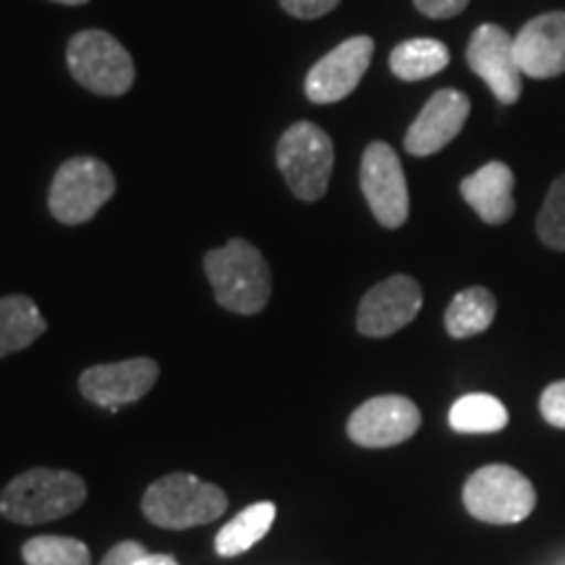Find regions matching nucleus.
I'll return each instance as SVG.
<instances>
[{
    "label": "nucleus",
    "instance_id": "1",
    "mask_svg": "<svg viewBox=\"0 0 565 565\" xmlns=\"http://www.w3.org/2000/svg\"><path fill=\"white\" fill-rule=\"evenodd\" d=\"M204 273L212 282L215 301L233 315L263 312L273 294L270 265L257 246L233 238L204 257Z\"/></svg>",
    "mask_w": 565,
    "mask_h": 565
},
{
    "label": "nucleus",
    "instance_id": "2",
    "mask_svg": "<svg viewBox=\"0 0 565 565\" xmlns=\"http://www.w3.org/2000/svg\"><path fill=\"white\" fill-rule=\"evenodd\" d=\"M87 498L82 477L61 469H32L11 479L0 494V513L13 524L32 526L74 513Z\"/></svg>",
    "mask_w": 565,
    "mask_h": 565
},
{
    "label": "nucleus",
    "instance_id": "3",
    "mask_svg": "<svg viewBox=\"0 0 565 565\" xmlns=\"http://www.w3.org/2000/svg\"><path fill=\"white\" fill-rule=\"evenodd\" d=\"M228 498L221 487L202 482L192 475H171L154 482L145 492L141 511L154 526L192 529L221 519Z\"/></svg>",
    "mask_w": 565,
    "mask_h": 565
},
{
    "label": "nucleus",
    "instance_id": "4",
    "mask_svg": "<svg viewBox=\"0 0 565 565\" xmlns=\"http://www.w3.org/2000/svg\"><path fill=\"white\" fill-rule=\"evenodd\" d=\"M275 160L288 189L303 202H315L328 192L333 175L335 150L333 139L317 124L299 121L288 126L278 139Z\"/></svg>",
    "mask_w": 565,
    "mask_h": 565
},
{
    "label": "nucleus",
    "instance_id": "5",
    "mask_svg": "<svg viewBox=\"0 0 565 565\" xmlns=\"http://www.w3.org/2000/svg\"><path fill=\"white\" fill-rule=\"evenodd\" d=\"M66 61L71 76L95 95H126L137 79V68H134L129 51L103 30L74 34L68 42Z\"/></svg>",
    "mask_w": 565,
    "mask_h": 565
},
{
    "label": "nucleus",
    "instance_id": "6",
    "mask_svg": "<svg viewBox=\"0 0 565 565\" xmlns=\"http://www.w3.org/2000/svg\"><path fill=\"white\" fill-rule=\"evenodd\" d=\"M116 194V175L97 158H71L63 162L51 183L47 207L63 225H82L97 215Z\"/></svg>",
    "mask_w": 565,
    "mask_h": 565
},
{
    "label": "nucleus",
    "instance_id": "7",
    "mask_svg": "<svg viewBox=\"0 0 565 565\" xmlns=\"http://www.w3.org/2000/svg\"><path fill=\"white\" fill-rule=\"evenodd\" d=\"M463 505L484 524H521L534 511L536 492L521 471L492 463L469 477L463 487Z\"/></svg>",
    "mask_w": 565,
    "mask_h": 565
},
{
    "label": "nucleus",
    "instance_id": "8",
    "mask_svg": "<svg viewBox=\"0 0 565 565\" xmlns=\"http://www.w3.org/2000/svg\"><path fill=\"white\" fill-rule=\"evenodd\" d=\"M364 200L385 228H401L408 221V186L398 154L385 141H372L362 154Z\"/></svg>",
    "mask_w": 565,
    "mask_h": 565
},
{
    "label": "nucleus",
    "instance_id": "9",
    "mask_svg": "<svg viewBox=\"0 0 565 565\" xmlns=\"http://www.w3.org/2000/svg\"><path fill=\"white\" fill-rule=\"evenodd\" d=\"M466 61L469 68L482 79L492 95L500 103L511 105L521 97L524 89V71H521L519 61H515L513 38L503 26L498 24H482L471 34L469 47H466Z\"/></svg>",
    "mask_w": 565,
    "mask_h": 565
},
{
    "label": "nucleus",
    "instance_id": "10",
    "mask_svg": "<svg viewBox=\"0 0 565 565\" xmlns=\"http://www.w3.org/2000/svg\"><path fill=\"white\" fill-rule=\"evenodd\" d=\"M374 55V42L366 34L341 42L335 51L320 58L307 74L303 92L317 105L341 103L359 87L370 68Z\"/></svg>",
    "mask_w": 565,
    "mask_h": 565
},
{
    "label": "nucleus",
    "instance_id": "11",
    "mask_svg": "<svg viewBox=\"0 0 565 565\" xmlns=\"http://www.w3.org/2000/svg\"><path fill=\"white\" fill-rule=\"evenodd\" d=\"M422 427V414L404 395H377L362 404L349 419V437L362 448L401 445Z\"/></svg>",
    "mask_w": 565,
    "mask_h": 565
},
{
    "label": "nucleus",
    "instance_id": "12",
    "mask_svg": "<svg viewBox=\"0 0 565 565\" xmlns=\"http://www.w3.org/2000/svg\"><path fill=\"white\" fill-rule=\"evenodd\" d=\"M422 309V288L408 275H393L364 294L359 303L356 328L362 335L385 338L416 320Z\"/></svg>",
    "mask_w": 565,
    "mask_h": 565
},
{
    "label": "nucleus",
    "instance_id": "13",
    "mask_svg": "<svg viewBox=\"0 0 565 565\" xmlns=\"http://www.w3.org/2000/svg\"><path fill=\"white\" fill-rule=\"evenodd\" d=\"M158 362L145 356L118 364H97L82 374L79 391L92 404L118 412L121 406L137 404L141 395L150 393V387L158 383Z\"/></svg>",
    "mask_w": 565,
    "mask_h": 565
},
{
    "label": "nucleus",
    "instance_id": "14",
    "mask_svg": "<svg viewBox=\"0 0 565 565\" xmlns=\"http://www.w3.org/2000/svg\"><path fill=\"white\" fill-rule=\"evenodd\" d=\"M469 110L471 103L463 92H435L406 134V152L414 154V158H429V154L440 152L443 147H448L461 134Z\"/></svg>",
    "mask_w": 565,
    "mask_h": 565
},
{
    "label": "nucleus",
    "instance_id": "15",
    "mask_svg": "<svg viewBox=\"0 0 565 565\" xmlns=\"http://www.w3.org/2000/svg\"><path fill=\"white\" fill-rule=\"evenodd\" d=\"M515 61L524 76L553 79L565 71V11L542 13L513 38Z\"/></svg>",
    "mask_w": 565,
    "mask_h": 565
},
{
    "label": "nucleus",
    "instance_id": "16",
    "mask_svg": "<svg viewBox=\"0 0 565 565\" xmlns=\"http://www.w3.org/2000/svg\"><path fill=\"white\" fill-rule=\"evenodd\" d=\"M513 183L515 179L511 168L505 162L494 160L479 168L477 173L466 175L461 181V194L484 223L500 225L511 221V215L515 212Z\"/></svg>",
    "mask_w": 565,
    "mask_h": 565
},
{
    "label": "nucleus",
    "instance_id": "17",
    "mask_svg": "<svg viewBox=\"0 0 565 565\" xmlns=\"http://www.w3.org/2000/svg\"><path fill=\"white\" fill-rule=\"evenodd\" d=\"M47 330L45 317L30 296H3L0 299V359L24 351Z\"/></svg>",
    "mask_w": 565,
    "mask_h": 565
},
{
    "label": "nucleus",
    "instance_id": "18",
    "mask_svg": "<svg viewBox=\"0 0 565 565\" xmlns=\"http://www.w3.org/2000/svg\"><path fill=\"white\" fill-rule=\"evenodd\" d=\"M275 513H278L275 505L265 500V503H254L238 513L236 519H231L215 536L217 555L236 557L252 550L273 529Z\"/></svg>",
    "mask_w": 565,
    "mask_h": 565
},
{
    "label": "nucleus",
    "instance_id": "19",
    "mask_svg": "<svg viewBox=\"0 0 565 565\" xmlns=\"http://www.w3.org/2000/svg\"><path fill=\"white\" fill-rule=\"evenodd\" d=\"M450 63V51L440 40L416 38L401 42L391 53V71L401 82H422L440 74Z\"/></svg>",
    "mask_w": 565,
    "mask_h": 565
},
{
    "label": "nucleus",
    "instance_id": "20",
    "mask_svg": "<svg viewBox=\"0 0 565 565\" xmlns=\"http://www.w3.org/2000/svg\"><path fill=\"white\" fill-rule=\"evenodd\" d=\"M498 312V301L482 286L466 288L450 301L445 312V330L454 338H471L484 333Z\"/></svg>",
    "mask_w": 565,
    "mask_h": 565
},
{
    "label": "nucleus",
    "instance_id": "21",
    "mask_svg": "<svg viewBox=\"0 0 565 565\" xmlns=\"http://www.w3.org/2000/svg\"><path fill=\"white\" fill-rule=\"evenodd\" d=\"M448 422L461 435H492L508 427V408L490 393H469L456 401Z\"/></svg>",
    "mask_w": 565,
    "mask_h": 565
},
{
    "label": "nucleus",
    "instance_id": "22",
    "mask_svg": "<svg viewBox=\"0 0 565 565\" xmlns=\"http://www.w3.org/2000/svg\"><path fill=\"white\" fill-rule=\"evenodd\" d=\"M26 565H92L89 547L71 536H34L21 547Z\"/></svg>",
    "mask_w": 565,
    "mask_h": 565
},
{
    "label": "nucleus",
    "instance_id": "23",
    "mask_svg": "<svg viewBox=\"0 0 565 565\" xmlns=\"http://www.w3.org/2000/svg\"><path fill=\"white\" fill-rule=\"evenodd\" d=\"M536 233L550 249L565 252V173L553 183L540 217H536Z\"/></svg>",
    "mask_w": 565,
    "mask_h": 565
},
{
    "label": "nucleus",
    "instance_id": "24",
    "mask_svg": "<svg viewBox=\"0 0 565 565\" xmlns=\"http://www.w3.org/2000/svg\"><path fill=\"white\" fill-rule=\"evenodd\" d=\"M540 412L553 427L565 429V380L553 383L545 393H542Z\"/></svg>",
    "mask_w": 565,
    "mask_h": 565
},
{
    "label": "nucleus",
    "instance_id": "25",
    "mask_svg": "<svg viewBox=\"0 0 565 565\" xmlns=\"http://www.w3.org/2000/svg\"><path fill=\"white\" fill-rule=\"evenodd\" d=\"M341 0H280V9L294 19H320L330 13Z\"/></svg>",
    "mask_w": 565,
    "mask_h": 565
},
{
    "label": "nucleus",
    "instance_id": "26",
    "mask_svg": "<svg viewBox=\"0 0 565 565\" xmlns=\"http://www.w3.org/2000/svg\"><path fill=\"white\" fill-rule=\"evenodd\" d=\"M471 0H414L416 11L429 19H454Z\"/></svg>",
    "mask_w": 565,
    "mask_h": 565
},
{
    "label": "nucleus",
    "instance_id": "27",
    "mask_svg": "<svg viewBox=\"0 0 565 565\" xmlns=\"http://www.w3.org/2000/svg\"><path fill=\"white\" fill-rule=\"evenodd\" d=\"M147 555L150 553H147V547L139 545V542H121V545H116L103 557L100 565H137L139 561H145Z\"/></svg>",
    "mask_w": 565,
    "mask_h": 565
},
{
    "label": "nucleus",
    "instance_id": "28",
    "mask_svg": "<svg viewBox=\"0 0 565 565\" xmlns=\"http://www.w3.org/2000/svg\"><path fill=\"white\" fill-rule=\"evenodd\" d=\"M137 565H179V561H175L173 555H147L145 561H139Z\"/></svg>",
    "mask_w": 565,
    "mask_h": 565
},
{
    "label": "nucleus",
    "instance_id": "29",
    "mask_svg": "<svg viewBox=\"0 0 565 565\" xmlns=\"http://www.w3.org/2000/svg\"><path fill=\"white\" fill-rule=\"evenodd\" d=\"M53 3H61V6H84V3H89V0H53Z\"/></svg>",
    "mask_w": 565,
    "mask_h": 565
},
{
    "label": "nucleus",
    "instance_id": "30",
    "mask_svg": "<svg viewBox=\"0 0 565 565\" xmlns=\"http://www.w3.org/2000/svg\"><path fill=\"white\" fill-rule=\"evenodd\" d=\"M563 565H565V563H563Z\"/></svg>",
    "mask_w": 565,
    "mask_h": 565
}]
</instances>
